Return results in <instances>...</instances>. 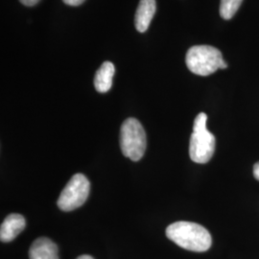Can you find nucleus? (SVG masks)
<instances>
[{"mask_svg": "<svg viewBox=\"0 0 259 259\" xmlns=\"http://www.w3.org/2000/svg\"><path fill=\"white\" fill-rule=\"evenodd\" d=\"M243 0H221L220 16L224 19H231L240 8Z\"/></svg>", "mask_w": 259, "mask_h": 259, "instance_id": "obj_10", "label": "nucleus"}, {"mask_svg": "<svg viewBox=\"0 0 259 259\" xmlns=\"http://www.w3.org/2000/svg\"><path fill=\"white\" fill-rule=\"evenodd\" d=\"M146 134L142 125L136 118L123 122L120 130V146L123 155L133 161H139L146 150Z\"/></svg>", "mask_w": 259, "mask_h": 259, "instance_id": "obj_4", "label": "nucleus"}, {"mask_svg": "<svg viewBox=\"0 0 259 259\" xmlns=\"http://www.w3.org/2000/svg\"><path fill=\"white\" fill-rule=\"evenodd\" d=\"M90 182L83 174H76L65 185L57 204L63 211H71L80 207L90 194Z\"/></svg>", "mask_w": 259, "mask_h": 259, "instance_id": "obj_5", "label": "nucleus"}, {"mask_svg": "<svg viewBox=\"0 0 259 259\" xmlns=\"http://www.w3.org/2000/svg\"><path fill=\"white\" fill-rule=\"evenodd\" d=\"M166 236L179 247L197 252L206 251L212 244L209 232L196 223H173L166 229Z\"/></svg>", "mask_w": 259, "mask_h": 259, "instance_id": "obj_1", "label": "nucleus"}, {"mask_svg": "<svg viewBox=\"0 0 259 259\" xmlns=\"http://www.w3.org/2000/svg\"><path fill=\"white\" fill-rule=\"evenodd\" d=\"M253 176L257 181H259V162H256L253 165Z\"/></svg>", "mask_w": 259, "mask_h": 259, "instance_id": "obj_13", "label": "nucleus"}, {"mask_svg": "<svg viewBox=\"0 0 259 259\" xmlns=\"http://www.w3.org/2000/svg\"><path fill=\"white\" fill-rule=\"evenodd\" d=\"M26 221L20 214L13 213L8 215L0 228V240L8 243L14 240L25 229Z\"/></svg>", "mask_w": 259, "mask_h": 259, "instance_id": "obj_6", "label": "nucleus"}, {"mask_svg": "<svg viewBox=\"0 0 259 259\" xmlns=\"http://www.w3.org/2000/svg\"><path fill=\"white\" fill-rule=\"evenodd\" d=\"M207 115L199 113L194 120L193 133L189 143V156L197 163H206L213 157L216 140L212 134L206 129Z\"/></svg>", "mask_w": 259, "mask_h": 259, "instance_id": "obj_3", "label": "nucleus"}, {"mask_svg": "<svg viewBox=\"0 0 259 259\" xmlns=\"http://www.w3.org/2000/svg\"><path fill=\"white\" fill-rule=\"evenodd\" d=\"M63 1L66 5H69V6H79L84 0H63Z\"/></svg>", "mask_w": 259, "mask_h": 259, "instance_id": "obj_11", "label": "nucleus"}, {"mask_svg": "<svg viewBox=\"0 0 259 259\" xmlns=\"http://www.w3.org/2000/svg\"><path fill=\"white\" fill-rule=\"evenodd\" d=\"M76 259H94L93 256H91V255H88V254H83V255H81V256H79V257H77Z\"/></svg>", "mask_w": 259, "mask_h": 259, "instance_id": "obj_14", "label": "nucleus"}, {"mask_svg": "<svg viewBox=\"0 0 259 259\" xmlns=\"http://www.w3.org/2000/svg\"><path fill=\"white\" fill-rule=\"evenodd\" d=\"M157 10L156 0H140L136 13V28L140 33L147 31Z\"/></svg>", "mask_w": 259, "mask_h": 259, "instance_id": "obj_8", "label": "nucleus"}, {"mask_svg": "<svg viewBox=\"0 0 259 259\" xmlns=\"http://www.w3.org/2000/svg\"><path fill=\"white\" fill-rule=\"evenodd\" d=\"M185 63L192 73L200 76H208L219 68L228 67L221 51L210 46L191 47L186 53Z\"/></svg>", "mask_w": 259, "mask_h": 259, "instance_id": "obj_2", "label": "nucleus"}, {"mask_svg": "<svg viewBox=\"0 0 259 259\" xmlns=\"http://www.w3.org/2000/svg\"><path fill=\"white\" fill-rule=\"evenodd\" d=\"M23 5H25V6H29V7H31V6H34V5H36L37 3H38L40 0H19Z\"/></svg>", "mask_w": 259, "mask_h": 259, "instance_id": "obj_12", "label": "nucleus"}, {"mask_svg": "<svg viewBox=\"0 0 259 259\" xmlns=\"http://www.w3.org/2000/svg\"><path fill=\"white\" fill-rule=\"evenodd\" d=\"M29 259H59L58 246L49 238L39 237L30 247Z\"/></svg>", "mask_w": 259, "mask_h": 259, "instance_id": "obj_7", "label": "nucleus"}, {"mask_svg": "<svg viewBox=\"0 0 259 259\" xmlns=\"http://www.w3.org/2000/svg\"><path fill=\"white\" fill-rule=\"evenodd\" d=\"M114 71L115 69L112 63H103L94 77V87L98 93H105L111 90Z\"/></svg>", "mask_w": 259, "mask_h": 259, "instance_id": "obj_9", "label": "nucleus"}]
</instances>
